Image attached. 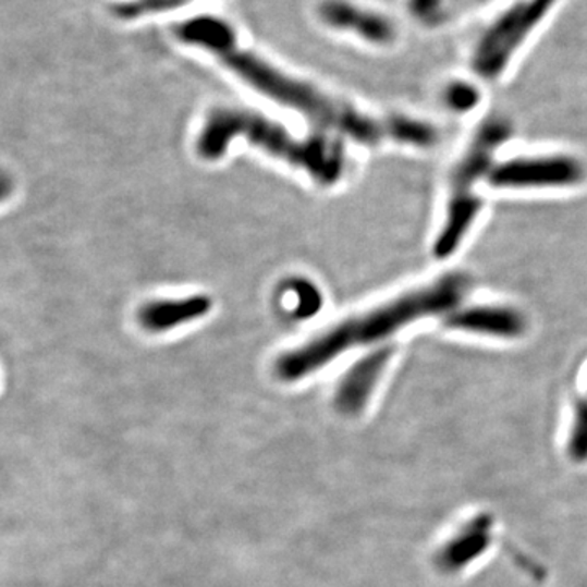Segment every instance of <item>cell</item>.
<instances>
[{
	"label": "cell",
	"mask_w": 587,
	"mask_h": 587,
	"mask_svg": "<svg viewBox=\"0 0 587 587\" xmlns=\"http://www.w3.org/2000/svg\"><path fill=\"white\" fill-rule=\"evenodd\" d=\"M239 137L274 159L305 170L321 185H334L343 176V144L321 134L295 136L278 121L244 108L212 110L196 137V152L201 159L219 160Z\"/></svg>",
	"instance_id": "cell-3"
},
{
	"label": "cell",
	"mask_w": 587,
	"mask_h": 587,
	"mask_svg": "<svg viewBox=\"0 0 587 587\" xmlns=\"http://www.w3.org/2000/svg\"><path fill=\"white\" fill-rule=\"evenodd\" d=\"M444 101L452 111L467 113L480 101V91L470 82L455 81L445 87Z\"/></svg>",
	"instance_id": "cell-12"
},
{
	"label": "cell",
	"mask_w": 587,
	"mask_h": 587,
	"mask_svg": "<svg viewBox=\"0 0 587 587\" xmlns=\"http://www.w3.org/2000/svg\"><path fill=\"white\" fill-rule=\"evenodd\" d=\"M511 137V124L503 118H490L478 127L467 150L458 160L451 180V198L448 203L444 225L436 237V258H448L461 247L474 225L481 201L475 195L478 180L490 173L494 152Z\"/></svg>",
	"instance_id": "cell-4"
},
{
	"label": "cell",
	"mask_w": 587,
	"mask_h": 587,
	"mask_svg": "<svg viewBox=\"0 0 587 587\" xmlns=\"http://www.w3.org/2000/svg\"><path fill=\"white\" fill-rule=\"evenodd\" d=\"M183 45L201 49L218 59L254 90L283 107L298 111L311 123L364 146L395 140L406 146L431 147L438 143V130L409 117L376 118L357 110L350 101L321 90L310 82L281 71L267 59L245 49L228 20L212 13L180 20L173 28Z\"/></svg>",
	"instance_id": "cell-1"
},
{
	"label": "cell",
	"mask_w": 587,
	"mask_h": 587,
	"mask_svg": "<svg viewBox=\"0 0 587 587\" xmlns=\"http://www.w3.org/2000/svg\"><path fill=\"white\" fill-rule=\"evenodd\" d=\"M585 176L582 160L572 156L517 157L493 167L488 183L498 189L568 188Z\"/></svg>",
	"instance_id": "cell-6"
},
{
	"label": "cell",
	"mask_w": 587,
	"mask_h": 587,
	"mask_svg": "<svg viewBox=\"0 0 587 587\" xmlns=\"http://www.w3.org/2000/svg\"><path fill=\"white\" fill-rule=\"evenodd\" d=\"M392 354V347H379V350L372 351L363 359L357 360L344 374L343 379L338 383L337 393H334V406H337L338 412L346 416L363 412Z\"/></svg>",
	"instance_id": "cell-8"
},
{
	"label": "cell",
	"mask_w": 587,
	"mask_h": 587,
	"mask_svg": "<svg viewBox=\"0 0 587 587\" xmlns=\"http://www.w3.org/2000/svg\"><path fill=\"white\" fill-rule=\"evenodd\" d=\"M468 291L467 277L451 273L436 283L400 295L366 314L347 318L308 343L281 354L274 363V374L283 382H297L323 369L331 360L353 347L367 346L386 340L406 325L432 315L451 314Z\"/></svg>",
	"instance_id": "cell-2"
},
{
	"label": "cell",
	"mask_w": 587,
	"mask_h": 587,
	"mask_svg": "<svg viewBox=\"0 0 587 587\" xmlns=\"http://www.w3.org/2000/svg\"><path fill=\"white\" fill-rule=\"evenodd\" d=\"M317 16L328 28L357 36L372 46H390L396 39L392 19L354 0H321Z\"/></svg>",
	"instance_id": "cell-7"
},
{
	"label": "cell",
	"mask_w": 587,
	"mask_h": 587,
	"mask_svg": "<svg viewBox=\"0 0 587 587\" xmlns=\"http://www.w3.org/2000/svg\"><path fill=\"white\" fill-rule=\"evenodd\" d=\"M212 298L205 294L182 298H162L144 304L137 310V321L150 333H163L180 325L198 320L211 311Z\"/></svg>",
	"instance_id": "cell-10"
},
{
	"label": "cell",
	"mask_w": 587,
	"mask_h": 587,
	"mask_svg": "<svg viewBox=\"0 0 587 587\" xmlns=\"http://www.w3.org/2000/svg\"><path fill=\"white\" fill-rule=\"evenodd\" d=\"M445 325L452 330L498 338L521 337L527 327L519 310L503 305H477L452 310L445 317Z\"/></svg>",
	"instance_id": "cell-9"
},
{
	"label": "cell",
	"mask_w": 587,
	"mask_h": 587,
	"mask_svg": "<svg viewBox=\"0 0 587 587\" xmlns=\"http://www.w3.org/2000/svg\"><path fill=\"white\" fill-rule=\"evenodd\" d=\"M183 3H185V0H133V2L121 5L118 12H120L121 16H126V19H136V16L146 15V13L176 9Z\"/></svg>",
	"instance_id": "cell-13"
},
{
	"label": "cell",
	"mask_w": 587,
	"mask_h": 587,
	"mask_svg": "<svg viewBox=\"0 0 587 587\" xmlns=\"http://www.w3.org/2000/svg\"><path fill=\"white\" fill-rule=\"evenodd\" d=\"M286 290L294 295L293 315L297 318H308L320 310L321 294L315 284L307 280H291L286 283Z\"/></svg>",
	"instance_id": "cell-11"
},
{
	"label": "cell",
	"mask_w": 587,
	"mask_h": 587,
	"mask_svg": "<svg viewBox=\"0 0 587 587\" xmlns=\"http://www.w3.org/2000/svg\"><path fill=\"white\" fill-rule=\"evenodd\" d=\"M560 0H521L504 10L478 39L472 69L485 81H497Z\"/></svg>",
	"instance_id": "cell-5"
}]
</instances>
